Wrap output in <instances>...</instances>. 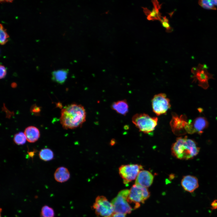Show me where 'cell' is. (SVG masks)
<instances>
[{
  "label": "cell",
  "mask_w": 217,
  "mask_h": 217,
  "mask_svg": "<svg viewBox=\"0 0 217 217\" xmlns=\"http://www.w3.org/2000/svg\"><path fill=\"white\" fill-rule=\"evenodd\" d=\"M0 78L3 79L5 77L7 74V70L5 67L2 65L0 66Z\"/></svg>",
  "instance_id": "obj_25"
},
{
  "label": "cell",
  "mask_w": 217,
  "mask_h": 217,
  "mask_svg": "<svg viewBox=\"0 0 217 217\" xmlns=\"http://www.w3.org/2000/svg\"><path fill=\"white\" fill-rule=\"evenodd\" d=\"M26 138L24 133L19 132L16 134L14 137L13 141L16 144L20 145L24 144Z\"/></svg>",
  "instance_id": "obj_21"
},
{
  "label": "cell",
  "mask_w": 217,
  "mask_h": 217,
  "mask_svg": "<svg viewBox=\"0 0 217 217\" xmlns=\"http://www.w3.org/2000/svg\"><path fill=\"white\" fill-rule=\"evenodd\" d=\"M68 70L63 69L54 71L52 73V79L54 82L62 84L67 79Z\"/></svg>",
  "instance_id": "obj_18"
},
{
  "label": "cell",
  "mask_w": 217,
  "mask_h": 217,
  "mask_svg": "<svg viewBox=\"0 0 217 217\" xmlns=\"http://www.w3.org/2000/svg\"><path fill=\"white\" fill-rule=\"evenodd\" d=\"M198 4L205 9L213 10L216 9L215 6L213 5L211 0H200L198 1Z\"/></svg>",
  "instance_id": "obj_23"
},
{
  "label": "cell",
  "mask_w": 217,
  "mask_h": 217,
  "mask_svg": "<svg viewBox=\"0 0 217 217\" xmlns=\"http://www.w3.org/2000/svg\"><path fill=\"white\" fill-rule=\"evenodd\" d=\"M9 36L7 33L6 30L4 27L2 25L0 24V43L3 45L5 44L8 41Z\"/></svg>",
  "instance_id": "obj_22"
},
{
  "label": "cell",
  "mask_w": 217,
  "mask_h": 217,
  "mask_svg": "<svg viewBox=\"0 0 217 217\" xmlns=\"http://www.w3.org/2000/svg\"><path fill=\"white\" fill-rule=\"evenodd\" d=\"M39 158L44 161H49L52 160L54 157L52 151L48 148H44L39 152Z\"/></svg>",
  "instance_id": "obj_19"
},
{
  "label": "cell",
  "mask_w": 217,
  "mask_h": 217,
  "mask_svg": "<svg viewBox=\"0 0 217 217\" xmlns=\"http://www.w3.org/2000/svg\"><path fill=\"white\" fill-rule=\"evenodd\" d=\"M152 104L153 112L158 116L166 114L171 107L169 99L165 94L162 93L154 96Z\"/></svg>",
  "instance_id": "obj_9"
},
{
  "label": "cell",
  "mask_w": 217,
  "mask_h": 217,
  "mask_svg": "<svg viewBox=\"0 0 217 217\" xmlns=\"http://www.w3.org/2000/svg\"><path fill=\"white\" fill-rule=\"evenodd\" d=\"M35 152L36 151L35 150L33 151L29 152L28 153L29 156L31 158L33 157L34 156Z\"/></svg>",
  "instance_id": "obj_29"
},
{
  "label": "cell",
  "mask_w": 217,
  "mask_h": 217,
  "mask_svg": "<svg viewBox=\"0 0 217 217\" xmlns=\"http://www.w3.org/2000/svg\"><path fill=\"white\" fill-rule=\"evenodd\" d=\"M150 195L147 188L135 184L129 190L127 201L129 203L134 204V209H137L140 207V203H144Z\"/></svg>",
  "instance_id": "obj_4"
},
{
  "label": "cell",
  "mask_w": 217,
  "mask_h": 217,
  "mask_svg": "<svg viewBox=\"0 0 217 217\" xmlns=\"http://www.w3.org/2000/svg\"><path fill=\"white\" fill-rule=\"evenodd\" d=\"M213 5L215 6H217V0H211Z\"/></svg>",
  "instance_id": "obj_31"
},
{
  "label": "cell",
  "mask_w": 217,
  "mask_h": 217,
  "mask_svg": "<svg viewBox=\"0 0 217 217\" xmlns=\"http://www.w3.org/2000/svg\"><path fill=\"white\" fill-rule=\"evenodd\" d=\"M40 110V108L39 107L36 105L34 106L33 105L31 108V112H33V114H39Z\"/></svg>",
  "instance_id": "obj_26"
},
{
  "label": "cell",
  "mask_w": 217,
  "mask_h": 217,
  "mask_svg": "<svg viewBox=\"0 0 217 217\" xmlns=\"http://www.w3.org/2000/svg\"><path fill=\"white\" fill-rule=\"evenodd\" d=\"M154 179L153 174L149 171L142 170L139 173L135 181V184L148 187L152 184Z\"/></svg>",
  "instance_id": "obj_12"
},
{
  "label": "cell",
  "mask_w": 217,
  "mask_h": 217,
  "mask_svg": "<svg viewBox=\"0 0 217 217\" xmlns=\"http://www.w3.org/2000/svg\"><path fill=\"white\" fill-rule=\"evenodd\" d=\"M193 128L195 132L201 134L204 130L209 126V123L207 119L203 117H199L196 118L192 123Z\"/></svg>",
  "instance_id": "obj_15"
},
{
  "label": "cell",
  "mask_w": 217,
  "mask_h": 217,
  "mask_svg": "<svg viewBox=\"0 0 217 217\" xmlns=\"http://www.w3.org/2000/svg\"><path fill=\"white\" fill-rule=\"evenodd\" d=\"M115 142H116L115 140H112L110 142V145L112 146H113L115 144Z\"/></svg>",
  "instance_id": "obj_30"
},
{
  "label": "cell",
  "mask_w": 217,
  "mask_h": 217,
  "mask_svg": "<svg viewBox=\"0 0 217 217\" xmlns=\"http://www.w3.org/2000/svg\"><path fill=\"white\" fill-rule=\"evenodd\" d=\"M125 214L121 213L114 212L112 217H126Z\"/></svg>",
  "instance_id": "obj_27"
},
{
  "label": "cell",
  "mask_w": 217,
  "mask_h": 217,
  "mask_svg": "<svg viewBox=\"0 0 217 217\" xmlns=\"http://www.w3.org/2000/svg\"><path fill=\"white\" fill-rule=\"evenodd\" d=\"M27 141L34 143L38 140L40 136L39 129L36 127L30 126L26 127L24 132Z\"/></svg>",
  "instance_id": "obj_14"
},
{
  "label": "cell",
  "mask_w": 217,
  "mask_h": 217,
  "mask_svg": "<svg viewBox=\"0 0 217 217\" xmlns=\"http://www.w3.org/2000/svg\"><path fill=\"white\" fill-rule=\"evenodd\" d=\"M181 184L183 189L189 193H193L199 187L197 178L194 176L188 175L183 177Z\"/></svg>",
  "instance_id": "obj_11"
},
{
  "label": "cell",
  "mask_w": 217,
  "mask_h": 217,
  "mask_svg": "<svg viewBox=\"0 0 217 217\" xmlns=\"http://www.w3.org/2000/svg\"><path fill=\"white\" fill-rule=\"evenodd\" d=\"M86 112L81 104L72 103L64 107L61 111L60 123L64 129H74L86 121Z\"/></svg>",
  "instance_id": "obj_1"
},
{
  "label": "cell",
  "mask_w": 217,
  "mask_h": 217,
  "mask_svg": "<svg viewBox=\"0 0 217 217\" xmlns=\"http://www.w3.org/2000/svg\"><path fill=\"white\" fill-rule=\"evenodd\" d=\"M54 211L52 208L47 205L42 207L41 211V217H54Z\"/></svg>",
  "instance_id": "obj_20"
},
{
  "label": "cell",
  "mask_w": 217,
  "mask_h": 217,
  "mask_svg": "<svg viewBox=\"0 0 217 217\" xmlns=\"http://www.w3.org/2000/svg\"><path fill=\"white\" fill-rule=\"evenodd\" d=\"M160 21L162 26L166 29L167 32L170 33L173 30V28L170 27L168 19L166 16L162 17Z\"/></svg>",
  "instance_id": "obj_24"
},
{
  "label": "cell",
  "mask_w": 217,
  "mask_h": 217,
  "mask_svg": "<svg viewBox=\"0 0 217 217\" xmlns=\"http://www.w3.org/2000/svg\"><path fill=\"white\" fill-rule=\"evenodd\" d=\"M96 215L99 217H112L114 213L111 203L103 196H98L93 206Z\"/></svg>",
  "instance_id": "obj_7"
},
{
  "label": "cell",
  "mask_w": 217,
  "mask_h": 217,
  "mask_svg": "<svg viewBox=\"0 0 217 217\" xmlns=\"http://www.w3.org/2000/svg\"><path fill=\"white\" fill-rule=\"evenodd\" d=\"M143 169V166L140 165H123L119 168L118 172L123 183L127 184L136 179L140 171Z\"/></svg>",
  "instance_id": "obj_8"
},
{
  "label": "cell",
  "mask_w": 217,
  "mask_h": 217,
  "mask_svg": "<svg viewBox=\"0 0 217 217\" xmlns=\"http://www.w3.org/2000/svg\"><path fill=\"white\" fill-rule=\"evenodd\" d=\"M200 150L196 142L186 136L177 138L171 148L173 156L179 159L185 160L193 158L198 154Z\"/></svg>",
  "instance_id": "obj_2"
},
{
  "label": "cell",
  "mask_w": 217,
  "mask_h": 217,
  "mask_svg": "<svg viewBox=\"0 0 217 217\" xmlns=\"http://www.w3.org/2000/svg\"><path fill=\"white\" fill-rule=\"evenodd\" d=\"M154 7L150 11L146 8H143L144 12L147 15V19L149 20H159L160 21L161 19V14L159 11L161 8V5H160L157 0L152 1Z\"/></svg>",
  "instance_id": "obj_13"
},
{
  "label": "cell",
  "mask_w": 217,
  "mask_h": 217,
  "mask_svg": "<svg viewBox=\"0 0 217 217\" xmlns=\"http://www.w3.org/2000/svg\"><path fill=\"white\" fill-rule=\"evenodd\" d=\"M188 123L185 115H181L179 116L175 113H173L170 125L175 134L181 135L187 134L186 127Z\"/></svg>",
  "instance_id": "obj_10"
},
{
  "label": "cell",
  "mask_w": 217,
  "mask_h": 217,
  "mask_svg": "<svg viewBox=\"0 0 217 217\" xmlns=\"http://www.w3.org/2000/svg\"><path fill=\"white\" fill-rule=\"evenodd\" d=\"M132 121L140 131L149 134L153 131L157 126L158 118L145 113L137 114L133 116Z\"/></svg>",
  "instance_id": "obj_3"
},
{
  "label": "cell",
  "mask_w": 217,
  "mask_h": 217,
  "mask_svg": "<svg viewBox=\"0 0 217 217\" xmlns=\"http://www.w3.org/2000/svg\"><path fill=\"white\" fill-rule=\"evenodd\" d=\"M54 175L55 181L61 183L68 181L70 177V174L68 170L63 166L57 168Z\"/></svg>",
  "instance_id": "obj_16"
},
{
  "label": "cell",
  "mask_w": 217,
  "mask_h": 217,
  "mask_svg": "<svg viewBox=\"0 0 217 217\" xmlns=\"http://www.w3.org/2000/svg\"><path fill=\"white\" fill-rule=\"evenodd\" d=\"M111 108L117 113L125 115L128 112L129 106L127 101L124 99L113 102Z\"/></svg>",
  "instance_id": "obj_17"
},
{
  "label": "cell",
  "mask_w": 217,
  "mask_h": 217,
  "mask_svg": "<svg viewBox=\"0 0 217 217\" xmlns=\"http://www.w3.org/2000/svg\"><path fill=\"white\" fill-rule=\"evenodd\" d=\"M129 192L128 189L120 191L112 201L114 212L121 213L125 214H130L132 210V207L127 201V197Z\"/></svg>",
  "instance_id": "obj_5"
},
{
  "label": "cell",
  "mask_w": 217,
  "mask_h": 217,
  "mask_svg": "<svg viewBox=\"0 0 217 217\" xmlns=\"http://www.w3.org/2000/svg\"><path fill=\"white\" fill-rule=\"evenodd\" d=\"M191 72L193 74L191 78L192 82H198V85L204 89L209 86L208 80L209 79H214L213 75L208 71L207 67L205 64H199L197 66L192 68Z\"/></svg>",
  "instance_id": "obj_6"
},
{
  "label": "cell",
  "mask_w": 217,
  "mask_h": 217,
  "mask_svg": "<svg viewBox=\"0 0 217 217\" xmlns=\"http://www.w3.org/2000/svg\"><path fill=\"white\" fill-rule=\"evenodd\" d=\"M211 206L212 209H215L217 208V200H214L212 203Z\"/></svg>",
  "instance_id": "obj_28"
}]
</instances>
